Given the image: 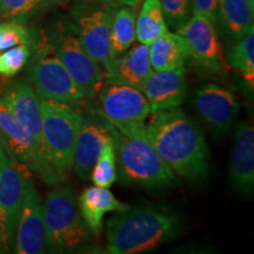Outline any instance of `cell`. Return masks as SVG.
<instances>
[{"label":"cell","instance_id":"6da1fadb","mask_svg":"<svg viewBox=\"0 0 254 254\" xmlns=\"http://www.w3.org/2000/svg\"><path fill=\"white\" fill-rule=\"evenodd\" d=\"M145 135L178 177L202 183L208 177V146L194 120L179 109L152 113Z\"/></svg>","mask_w":254,"mask_h":254},{"label":"cell","instance_id":"7a4b0ae2","mask_svg":"<svg viewBox=\"0 0 254 254\" xmlns=\"http://www.w3.org/2000/svg\"><path fill=\"white\" fill-rule=\"evenodd\" d=\"M182 231L180 218L164 206H129L107 221L106 250L112 254L147 252L174 240Z\"/></svg>","mask_w":254,"mask_h":254},{"label":"cell","instance_id":"3957f363","mask_svg":"<svg viewBox=\"0 0 254 254\" xmlns=\"http://www.w3.org/2000/svg\"><path fill=\"white\" fill-rule=\"evenodd\" d=\"M117 179L123 185L144 190H165L177 184V176L147 140L145 133L120 134L113 128Z\"/></svg>","mask_w":254,"mask_h":254},{"label":"cell","instance_id":"277c9868","mask_svg":"<svg viewBox=\"0 0 254 254\" xmlns=\"http://www.w3.org/2000/svg\"><path fill=\"white\" fill-rule=\"evenodd\" d=\"M44 224L46 250L52 253L80 249L91 240L74 190L67 186L57 187L47 194Z\"/></svg>","mask_w":254,"mask_h":254},{"label":"cell","instance_id":"5b68a950","mask_svg":"<svg viewBox=\"0 0 254 254\" xmlns=\"http://www.w3.org/2000/svg\"><path fill=\"white\" fill-rule=\"evenodd\" d=\"M46 37L85 99L97 97L104 85V72L82 46L71 19L60 17L53 21Z\"/></svg>","mask_w":254,"mask_h":254},{"label":"cell","instance_id":"8992f818","mask_svg":"<svg viewBox=\"0 0 254 254\" xmlns=\"http://www.w3.org/2000/svg\"><path fill=\"white\" fill-rule=\"evenodd\" d=\"M31 47L28 79L39 99L56 100L78 106L84 95L63 63L46 34H37Z\"/></svg>","mask_w":254,"mask_h":254},{"label":"cell","instance_id":"52a82bcc","mask_svg":"<svg viewBox=\"0 0 254 254\" xmlns=\"http://www.w3.org/2000/svg\"><path fill=\"white\" fill-rule=\"evenodd\" d=\"M43 116V144L47 159L66 179L72 168L73 150L82 116L75 105L39 99Z\"/></svg>","mask_w":254,"mask_h":254},{"label":"cell","instance_id":"ba28073f","mask_svg":"<svg viewBox=\"0 0 254 254\" xmlns=\"http://www.w3.org/2000/svg\"><path fill=\"white\" fill-rule=\"evenodd\" d=\"M97 114L124 135L145 133L150 106L144 93L126 85H103L98 92Z\"/></svg>","mask_w":254,"mask_h":254},{"label":"cell","instance_id":"9c48e42d","mask_svg":"<svg viewBox=\"0 0 254 254\" xmlns=\"http://www.w3.org/2000/svg\"><path fill=\"white\" fill-rule=\"evenodd\" d=\"M117 7L101 0H72L69 7V19L82 46L101 67L109 62L110 28Z\"/></svg>","mask_w":254,"mask_h":254},{"label":"cell","instance_id":"30bf717a","mask_svg":"<svg viewBox=\"0 0 254 254\" xmlns=\"http://www.w3.org/2000/svg\"><path fill=\"white\" fill-rule=\"evenodd\" d=\"M31 171L18 160L0 134V225L7 250H13L15 230Z\"/></svg>","mask_w":254,"mask_h":254},{"label":"cell","instance_id":"8fae6325","mask_svg":"<svg viewBox=\"0 0 254 254\" xmlns=\"http://www.w3.org/2000/svg\"><path fill=\"white\" fill-rule=\"evenodd\" d=\"M0 134L8 146L14 157L20 163L30 168L31 172L37 173L47 184L56 185L65 180L62 174L57 172L44 151L38 146L33 136L15 119L5 104L0 99Z\"/></svg>","mask_w":254,"mask_h":254},{"label":"cell","instance_id":"7c38bea8","mask_svg":"<svg viewBox=\"0 0 254 254\" xmlns=\"http://www.w3.org/2000/svg\"><path fill=\"white\" fill-rule=\"evenodd\" d=\"M190 50V58L201 71L218 73L225 71L224 51L214 21L204 15L192 14L189 20L177 30Z\"/></svg>","mask_w":254,"mask_h":254},{"label":"cell","instance_id":"4fadbf2b","mask_svg":"<svg viewBox=\"0 0 254 254\" xmlns=\"http://www.w3.org/2000/svg\"><path fill=\"white\" fill-rule=\"evenodd\" d=\"M193 105L202 122L217 135L230 132L240 110L236 95L213 82L196 88L193 94Z\"/></svg>","mask_w":254,"mask_h":254},{"label":"cell","instance_id":"5bb4252c","mask_svg":"<svg viewBox=\"0 0 254 254\" xmlns=\"http://www.w3.org/2000/svg\"><path fill=\"white\" fill-rule=\"evenodd\" d=\"M45 251L44 205L33 182L30 180L19 213L13 252L17 254H40Z\"/></svg>","mask_w":254,"mask_h":254},{"label":"cell","instance_id":"9a60e30c","mask_svg":"<svg viewBox=\"0 0 254 254\" xmlns=\"http://www.w3.org/2000/svg\"><path fill=\"white\" fill-rule=\"evenodd\" d=\"M113 127L98 117H82L73 150L72 168L81 179H88L101 148L113 139Z\"/></svg>","mask_w":254,"mask_h":254},{"label":"cell","instance_id":"2e32d148","mask_svg":"<svg viewBox=\"0 0 254 254\" xmlns=\"http://www.w3.org/2000/svg\"><path fill=\"white\" fill-rule=\"evenodd\" d=\"M140 91L147 99L151 114L180 107L187 93L186 69L183 66L173 71H152Z\"/></svg>","mask_w":254,"mask_h":254},{"label":"cell","instance_id":"e0dca14e","mask_svg":"<svg viewBox=\"0 0 254 254\" xmlns=\"http://www.w3.org/2000/svg\"><path fill=\"white\" fill-rule=\"evenodd\" d=\"M230 183L241 195L250 196L254 189V128L238 123L230 158Z\"/></svg>","mask_w":254,"mask_h":254},{"label":"cell","instance_id":"ac0fdd59","mask_svg":"<svg viewBox=\"0 0 254 254\" xmlns=\"http://www.w3.org/2000/svg\"><path fill=\"white\" fill-rule=\"evenodd\" d=\"M0 99L44 151L40 100L30 82L17 81L5 91Z\"/></svg>","mask_w":254,"mask_h":254},{"label":"cell","instance_id":"d6986e66","mask_svg":"<svg viewBox=\"0 0 254 254\" xmlns=\"http://www.w3.org/2000/svg\"><path fill=\"white\" fill-rule=\"evenodd\" d=\"M153 71L148 57V46L139 44L106 64L104 81L111 85H126L140 90L146 78Z\"/></svg>","mask_w":254,"mask_h":254},{"label":"cell","instance_id":"ffe728a7","mask_svg":"<svg viewBox=\"0 0 254 254\" xmlns=\"http://www.w3.org/2000/svg\"><path fill=\"white\" fill-rule=\"evenodd\" d=\"M78 205L82 220L93 236H98L103 230L105 214L109 212H124L129 207L117 199L110 189L95 185L82 190Z\"/></svg>","mask_w":254,"mask_h":254},{"label":"cell","instance_id":"44dd1931","mask_svg":"<svg viewBox=\"0 0 254 254\" xmlns=\"http://www.w3.org/2000/svg\"><path fill=\"white\" fill-rule=\"evenodd\" d=\"M254 4L250 0H218L215 25L222 37L233 43L253 27Z\"/></svg>","mask_w":254,"mask_h":254},{"label":"cell","instance_id":"7402d4cb","mask_svg":"<svg viewBox=\"0 0 254 254\" xmlns=\"http://www.w3.org/2000/svg\"><path fill=\"white\" fill-rule=\"evenodd\" d=\"M148 57L153 71H173L183 67L190 50L179 33L166 32L148 45Z\"/></svg>","mask_w":254,"mask_h":254},{"label":"cell","instance_id":"603a6c76","mask_svg":"<svg viewBox=\"0 0 254 254\" xmlns=\"http://www.w3.org/2000/svg\"><path fill=\"white\" fill-rule=\"evenodd\" d=\"M135 21L136 7H129V6L117 7L110 28L109 62L124 55L133 45L135 40Z\"/></svg>","mask_w":254,"mask_h":254},{"label":"cell","instance_id":"cb8c5ba5","mask_svg":"<svg viewBox=\"0 0 254 254\" xmlns=\"http://www.w3.org/2000/svg\"><path fill=\"white\" fill-rule=\"evenodd\" d=\"M166 32L168 27L160 0H144L135 21V39L148 46Z\"/></svg>","mask_w":254,"mask_h":254},{"label":"cell","instance_id":"d4e9b609","mask_svg":"<svg viewBox=\"0 0 254 254\" xmlns=\"http://www.w3.org/2000/svg\"><path fill=\"white\" fill-rule=\"evenodd\" d=\"M225 62L232 68L241 73L252 91L254 80V27L240 39L228 44Z\"/></svg>","mask_w":254,"mask_h":254},{"label":"cell","instance_id":"484cf974","mask_svg":"<svg viewBox=\"0 0 254 254\" xmlns=\"http://www.w3.org/2000/svg\"><path fill=\"white\" fill-rule=\"evenodd\" d=\"M91 180L95 186L110 189L117 180V153L114 138L103 146L91 171Z\"/></svg>","mask_w":254,"mask_h":254},{"label":"cell","instance_id":"4316f807","mask_svg":"<svg viewBox=\"0 0 254 254\" xmlns=\"http://www.w3.org/2000/svg\"><path fill=\"white\" fill-rule=\"evenodd\" d=\"M60 0H0V19L24 23L26 19Z\"/></svg>","mask_w":254,"mask_h":254},{"label":"cell","instance_id":"83f0119b","mask_svg":"<svg viewBox=\"0 0 254 254\" xmlns=\"http://www.w3.org/2000/svg\"><path fill=\"white\" fill-rule=\"evenodd\" d=\"M31 51V45L28 44H21L5 50L0 56V75L6 78L17 75L30 60Z\"/></svg>","mask_w":254,"mask_h":254},{"label":"cell","instance_id":"f1b7e54d","mask_svg":"<svg viewBox=\"0 0 254 254\" xmlns=\"http://www.w3.org/2000/svg\"><path fill=\"white\" fill-rule=\"evenodd\" d=\"M34 38L36 36L20 21L7 20L0 23V51L8 50L21 44L32 45Z\"/></svg>","mask_w":254,"mask_h":254},{"label":"cell","instance_id":"f546056e","mask_svg":"<svg viewBox=\"0 0 254 254\" xmlns=\"http://www.w3.org/2000/svg\"><path fill=\"white\" fill-rule=\"evenodd\" d=\"M167 27L177 31L192 15V0H160Z\"/></svg>","mask_w":254,"mask_h":254},{"label":"cell","instance_id":"4dcf8cb0","mask_svg":"<svg viewBox=\"0 0 254 254\" xmlns=\"http://www.w3.org/2000/svg\"><path fill=\"white\" fill-rule=\"evenodd\" d=\"M217 5L218 0H192V14L204 15L215 23Z\"/></svg>","mask_w":254,"mask_h":254},{"label":"cell","instance_id":"1f68e13d","mask_svg":"<svg viewBox=\"0 0 254 254\" xmlns=\"http://www.w3.org/2000/svg\"><path fill=\"white\" fill-rule=\"evenodd\" d=\"M104 2H109L117 6H129V7H138L142 0H101Z\"/></svg>","mask_w":254,"mask_h":254},{"label":"cell","instance_id":"d6a6232c","mask_svg":"<svg viewBox=\"0 0 254 254\" xmlns=\"http://www.w3.org/2000/svg\"><path fill=\"white\" fill-rule=\"evenodd\" d=\"M7 246H6V241H5V236H4V231H2L1 225H0V252H7Z\"/></svg>","mask_w":254,"mask_h":254},{"label":"cell","instance_id":"836d02e7","mask_svg":"<svg viewBox=\"0 0 254 254\" xmlns=\"http://www.w3.org/2000/svg\"><path fill=\"white\" fill-rule=\"evenodd\" d=\"M65 1H67V0H60V2H62V4H63V2H65Z\"/></svg>","mask_w":254,"mask_h":254},{"label":"cell","instance_id":"e575fe53","mask_svg":"<svg viewBox=\"0 0 254 254\" xmlns=\"http://www.w3.org/2000/svg\"><path fill=\"white\" fill-rule=\"evenodd\" d=\"M250 1H251V2H252V4H254V0H250Z\"/></svg>","mask_w":254,"mask_h":254}]
</instances>
